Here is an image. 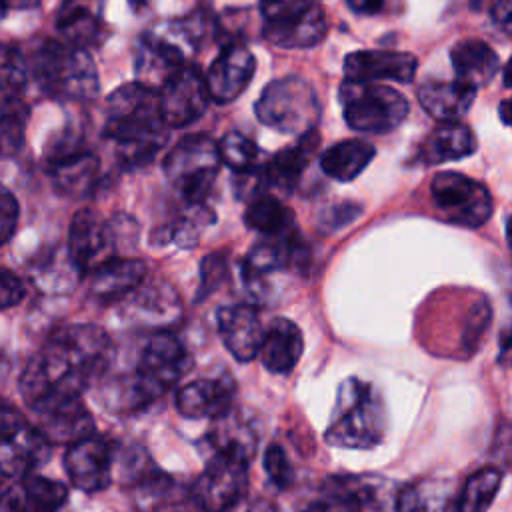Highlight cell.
Listing matches in <instances>:
<instances>
[{"label":"cell","mask_w":512,"mask_h":512,"mask_svg":"<svg viewBox=\"0 0 512 512\" xmlns=\"http://www.w3.org/2000/svg\"><path fill=\"white\" fill-rule=\"evenodd\" d=\"M36 428L50 444L72 446L94 432V420L80 398H50L30 406Z\"/></svg>","instance_id":"cell-16"},{"label":"cell","mask_w":512,"mask_h":512,"mask_svg":"<svg viewBox=\"0 0 512 512\" xmlns=\"http://www.w3.org/2000/svg\"><path fill=\"white\" fill-rule=\"evenodd\" d=\"M346 4L350 6V10H354L356 14H366V16H374L380 14L386 6V0H346Z\"/></svg>","instance_id":"cell-51"},{"label":"cell","mask_w":512,"mask_h":512,"mask_svg":"<svg viewBox=\"0 0 512 512\" xmlns=\"http://www.w3.org/2000/svg\"><path fill=\"white\" fill-rule=\"evenodd\" d=\"M18 224V202L12 196L8 188H2V200H0V232L2 242H8L16 230Z\"/></svg>","instance_id":"cell-46"},{"label":"cell","mask_w":512,"mask_h":512,"mask_svg":"<svg viewBox=\"0 0 512 512\" xmlns=\"http://www.w3.org/2000/svg\"><path fill=\"white\" fill-rule=\"evenodd\" d=\"M476 150L472 130L462 122H440L420 144L418 160L434 166L470 156Z\"/></svg>","instance_id":"cell-33"},{"label":"cell","mask_w":512,"mask_h":512,"mask_svg":"<svg viewBox=\"0 0 512 512\" xmlns=\"http://www.w3.org/2000/svg\"><path fill=\"white\" fill-rule=\"evenodd\" d=\"M304 244L298 232H288L280 236H264L246 254L242 264V276L252 294H260L266 278L288 270L304 262Z\"/></svg>","instance_id":"cell-15"},{"label":"cell","mask_w":512,"mask_h":512,"mask_svg":"<svg viewBox=\"0 0 512 512\" xmlns=\"http://www.w3.org/2000/svg\"><path fill=\"white\" fill-rule=\"evenodd\" d=\"M28 64L40 90L54 100L90 102L98 94V72L84 48L44 40Z\"/></svg>","instance_id":"cell-4"},{"label":"cell","mask_w":512,"mask_h":512,"mask_svg":"<svg viewBox=\"0 0 512 512\" xmlns=\"http://www.w3.org/2000/svg\"><path fill=\"white\" fill-rule=\"evenodd\" d=\"M452 488L444 480H420L404 486L396 498L398 512H446Z\"/></svg>","instance_id":"cell-39"},{"label":"cell","mask_w":512,"mask_h":512,"mask_svg":"<svg viewBox=\"0 0 512 512\" xmlns=\"http://www.w3.org/2000/svg\"><path fill=\"white\" fill-rule=\"evenodd\" d=\"M418 60L396 50H358L344 58V76L350 82H412Z\"/></svg>","instance_id":"cell-23"},{"label":"cell","mask_w":512,"mask_h":512,"mask_svg":"<svg viewBox=\"0 0 512 512\" xmlns=\"http://www.w3.org/2000/svg\"><path fill=\"white\" fill-rule=\"evenodd\" d=\"M26 294L24 282L8 268L2 270V280H0V300H2V308H10L16 306Z\"/></svg>","instance_id":"cell-47"},{"label":"cell","mask_w":512,"mask_h":512,"mask_svg":"<svg viewBox=\"0 0 512 512\" xmlns=\"http://www.w3.org/2000/svg\"><path fill=\"white\" fill-rule=\"evenodd\" d=\"M500 350H502V354L512 352V322H510V326L500 336Z\"/></svg>","instance_id":"cell-54"},{"label":"cell","mask_w":512,"mask_h":512,"mask_svg":"<svg viewBox=\"0 0 512 512\" xmlns=\"http://www.w3.org/2000/svg\"><path fill=\"white\" fill-rule=\"evenodd\" d=\"M338 98L346 124L356 132L384 134L398 128L408 116L406 98L376 82L344 80Z\"/></svg>","instance_id":"cell-8"},{"label":"cell","mask_w":512,"mask_h":512,"mask_svg":"<svg viewBox=\"0 0 512 512\" xmlns=\"http://www.w3.org/2000/svg\"><path fill=\"white\" fill-rule=\"evenodd\" d=\"M244 224L262 236H280L296 230L292 210L274 196H254L244 212Z\"/></svg>","instance_id":"cell-36"},{"label":"cell","mask_w":512,"mask_h":512,"mask_svg":"<svg viewBox=\"0 0 512 512\" xmlns=\"http://www.w3.org/2000/svg\"><path fill=\"white\" fill-rule=\"evenodd\" d=\"M38 2H40V0H2L4 10H10V8H16V10L32 8V6H36Z\"/></svg>","instance_id":"cell-53"},{"label":"cell","mask_w":512,"mask_h":512,"mask_svg":"<svg viewBox=\"0 0 512 512\" xmlns=\"http://www.w3.org/2000/svg\"><path fill=\"white\" fill-rule=\"evenodd\" d=\"M30 76V64L16 46H4L2 54V98H20Z\"/></svg>","instance_id":"cell-43"},{"label":"cell","mask_w":512,"mask_h":512,"mask_svg":"<svg viewBox=\"0 0 512 512\" xmlns=\"http://www.w3.org/2000/svg\"><path fill=\"white\" fill-rule=\"evenodd\" d=\"M258 120L284 134H308L316 130L320 102L314 88L298 76L272 80L254 104Z\"/></svg>","instance_id":"cell-6"},{"label":"cell","mask_w":512,"mask_h":512,"mask_svg":"<svg viewBox=\"0 0 512 512\" xmlns=\"http://www.w3.org/2000/svg\"><path fill=\"white\" fill-rule=\"evenodd\" d=\"M168 128L158 90L138 80L122 84L106 100L104 134L118 144L120 160L126 166L150 162L166 144Z\"/></svg>","instance_id":"cell-2"},{"label":"cell","mask_w":512,"mask_h":512,"mask_svg":"<svg viewBox=\"0 0 512 512\" xmlns=\"http://www.w3.org/2000/svg\"><path fill=\"white\" fill-rule=\"evenodd\" d=\"M366 494L356 478H330L302 512H362Z\"/></svg>","instance_id":"cell-37"},{"label":"cell","mask_w":512,"mask_h":512,"mask_svg":"<svg viewBox=\"0 0 512 512\" xmlns=\"http://www.w3.org/2000/svg\"><path fill=\"white\" fill-rule=\"evenodd\" d=\"M264 470L270 476V480L278 486V488H288L294 480L292 474V466L288 456L284 454V450L280 446H270L264 454Z\"/></svg>","instance_id":"cell-44"},{"label":"cell","mask_w":512,"mask_h":512,"mask_svg":"<svg viewBox=\"0 0 512 512\" xmlns=\"http://www.w3.org/2000/svg\"><path fill=\"white\" fill-rule=\"evenodd\" d=\"M422 108L440 122H458L472 108L476 88L460 80H426L418 88Z\"/></svg>","instance_id":"cell-28"},{"label":"cell","mask_w":512,"mask_h":512,"mask_svg":"<svg viewBox=\"0 0 512 512\" xmlns=\"http://www.w3.org/2000/svg\"><path fill=\"white\" fill-rule=\"evenodd\" d=\"M66 498L62 482L30 474L4 490L2 512H58Z\"/></svg>","instance_id":"cell-26"},{"label":"cell","mask_w":512,"mask_h":512,"mask_svg":"<svg viewBox=\"0 0 512 512\" xmlns=\"http://www.w3.org/2000/svg\"><path fill=\"white\" fill-rule=\"evenodd\" d=\"M264 16V38L280 48H312L324 40L326 14L314 0H292Z\"/></svg>","instance_id":"cell-11"},{"label":"cell","mask_w":512,"mask_h":512,"mask_svg":"<svg viewBox=\"0 0 512 512\" xmlns=\"http://www.w3.org/2000/svg\"><path fill=\"white\" fill-rule=\"evenodd\" d=\"M66 248L82 274L94 272L104 262L114 258L112 224L104 222L90 208L78 210L70 222Z\"/></svg>","instance_id":"cell-18"},{"label":"cell","mask_w":512,"mask_h":512,"mask_svg":"<svg viewBox=\"0 0 512 512\" xmlns=\"http://www.w3.org/2000/svg\"><path fill=\"white\" fill-rule=\"evenodd\" d=\"M256 70L252 52L242 42H230L214 58L206 72L210 96L218 104H230L250 84Z\"/></svg>","instance_id":"cell-20"},{"label":"cell","mask_w":512,"mask_h":512,"mask_svg":"<svg viewBox=\"0 0 512 512\" xmlns=\"http://www.w3.org/2000/svg\"><path fill=\"white\" fill-rule=\"evenodd\" d=\"M84 274L80 272V268L74 264V260L66 250H54L50 254H46L32 272V278L36 282V286L44 292L50 294H64L70 292L78 280Z\"/></svg>","instance_id":"cell-38"},{"label":"cell","mask_w":512,"mask_h":512,"mask_svg":"<svg viewBox=\"0 0 512 512\" xmlns=\"http://www.w3.org/2000/svg\"><path fill=\"white\" fill-rule=\"evenodd\" d=\"M374 158V146L362 138H348L330 146L320 156V168L338 182H350L364 172Z\"/></svg>","instance_id":"cell-35"},{"label":"cell","mask_w":512,"mask_h":512,"mask_svg":"<svg viewBox=\"0 0 512 512\" xmlns=\"http://www.w3.org/2000/svg\"><path fill=\"white\" fill-rule=\"evenodd\" d=\"M236 386L226 374L218 378H198L178 388L176 410L184 418H220L234 410Z\"/></svg>","instance_id":"cell-21"},{"label":"cell","mask_w":512,"mask_h":512,"mask_svg":"<svg viewBox=\"0 0 512 512\" xmlns=\"http://www.w3.org/2000/svg\"><path fill=\"white\" fill-rule=\"evenodd\" d=\"M498 114H500L502 124H506V126H510V128H512V96L500 102V106H498Z\"/></svg>","instance_id":"cell-52"},{"label":"cell","mask_w":512,"mask_h":512,"mask_svg":"<svg viewBox=\"0 0 512 512\" xmlns=\"http://www.w3.org/2000/svg\"><path fill=\"white\" fill-rule=\"evenodd\" d=\"M226 512H280V508L266 498H252V500H242L234 508Z\"/></svg>","instance_id":"cell-50"},{"label":"cell","mask_w":512,"mask_h":512,"mask_svg":"<svg viewBox=\"0 0 512 512\" xmlns=\"http://www.w3.org/2000/svg\"><path fill=\"white\" fill-rule=\"evenodd\" d=\"M112 442L92 434L72 446L64 454V468L70 482L88 494L102 492L112 482Z\"/></svg>","instance_id":"cell-17"},{"label":"cell","mask_w":512,"mask_h":512,"mask_svg":"<svg viewBox=\"0 0 512 512\" xmlns=\"http://www.w3.org/2000/svg\"><path fill=\"white\" fill-rule=\"evenodd\" d=\"M50 456V442L30 426L20 412L4 404L0 414V468L4 478L20 480L40 468Z\"/></svg>","instance_id":"cell-9"},{"label":"cell","mask_w":512,"mask_h":512,"mask_svg":"<svg viewBox=\"0 0 512 512\" xmlns=\"http://www.w3.org/2000/svg\"><path fill=\"white\" fill-rule=\"evenodd\" d=\"M430 194L440 216L452 224L478 228L492 214V196L476 180L458 172H438Z\"/></svg>","instance_id":"cell-10"},{"label":"cell","mask_w":512,"mask_h":512,"mask_svg":"<svg viewBox=\"0 0 512 512\" xmlns=\"http://www.w3.org/2000/svg\"><path fill=\"white\" fill-rule=\"evenodd\" d=\"M200 270H202V282H200L198 298H204L206 294L216 290L218 284L226 278V256L222 252L208 254L202 260V268Z\"/></svg>","instance_id":"cell-45"},{"label":"cell","mask_w":512,"mask_h":512,"mask_svg":"<svg viewBox=\"0 0 512 512\" xmlns=\"http://www.w3.org/2000/svg\"><path fill=\"white\" fill-rule=\"evenodd\" d=\"M184 66L186 64L182 60V52L178 50V46L170 44L168 40L152 34L140 40V48L136 56L138 82L154 90H160Z\"/></svg>","instance_id":"cell-30"},{"label":"cell","mask_w":512,"mask_h":512,"mask_svg":"<svg viewBox=\"0 0 512 512\" xmlns=\"http://www.w3.org/2000/svg\"><path fill=\"white\" fill-rule=\"evenodd\" d=\"M506 240H508V248H510V252H512V216H510L508 222H506Z\"/></svg>","instance_id":"cell-57"},{"label":"cell","mask_w":512,"mask_h":512,"mask_svg":"<svg viewBox=\"0 0 512 512\" xmlns=\"http://www.w3.org/2000/svg\"><path fill=\"white\" fill-rule=\"evenodd\" d=\"M502 484V472L494 466H486L476 470L464 484L456 512H486L488 506L494 502Z\"/></svg>","instance_id":"cell-40"},{"label":"cell","mask_w":512,"mask_h":512,"mask_svg":"<svg viewBox=\"0 0 512 512\" xmlns=\"http://www.w3.org/2000/svg\"><path fill=\"white\" fill-rule=\"evenodd\" d=\"M384 428V404L372 384L358 378L344 380L336 392L326 442L338 448L368 450L382 442Z\"/></svg>","instance_id":"cell-5"},{"label":"cell","mask_w":512,"mask_h":512,"mask_svg":"<svg viewBox=\"0 0 512 512\" xmlns=\"http://www.w3.org/2000/svg\"><path fill=\"white\" fill-rule=\"evenodd\" d=\"M132 502L138 512H202L192 486L158 470H148L136 480Z\"/></svg>","instance_id":"cell-19"},{"label":"cell","mask_w":512,"mask_h":512,"mask_svg":"<svg viewBox=\"0 0 512 512\" xmlns=\"http://www.w3.org/2000/svg\"><path fill=\"white\" fill-rule=\"evenodd\" d=\"M492 20L512 36V0H490Z\"/></svg>","instance_id":"cell-49"},{"label":"cell","mask_w":512,"mask_h":512,"mask_svg":"<svg viewBox=\"0 0 512 512\" xmlns=\"http://www.w3.org/2000/svg\"><path fill=\"white\" fill-rule=\"evenodd\" d=\"M190 364V354L174 334L156 332L142 346L134 372L110 386V408L130 412L154 402L188 372Z\"/></svg>","instance_id":"cell-3"},{"label":"cell","mask_w":512,"mask_h":512,"mask_svg":"<svg viewBox=\"0 0 512 512\" xmlns=\"http://www.w3.org/2000/svg\"><path fill=\"white\" fill-rule=\"evenodd\" d=\"M504 82H506L508 86H512V58L508 60V64H506V68H504Z\"/></svg>","instance_id":"cell-56"},{"label":"cell","mask_w":512,"mask_h":512,"mask_svg":"<svg viewBox=\"0 0 512 512\" xmlns=\"http://www.w3.org/2000/svg\"><path fill=\"white\" fill-rule=\"evenodd\" d=\"M160 110L170 128H182L196 122L208 108L212 96L206 74L198 66H184L160 90Z\"/></svg>","instance_id":"cell-13"},{"label":"cell","mask_w":512,"mask_h":512,"mask_svg":"<svg viewBox=\"0 0 512 512\" xmlns=\"http://www.w3.org/2000/svg\"><path fill=\"white\" fill-rule=\"evenodd\" d=\"M28 106L22 98H2V152L14 154L24 142Z\"/></svg>","instance_id":"cell-42"},{"label":"cell","mask_w":512,"mask_h":512,"mask_svg":"<svg viewBox=\"0 0 512 512\" xmlns=\"http://www.w3.org/2000/svg\"><path fill=\"white\" fill-rule=\"evenodd\" d=\"M112 362V342L94 324H68L50 334L20 376L28 406L50 398H80Z\"/></svg>","instance_id":"cell-1"},{"label":"cell","mask_w":512,"mask_h":512,"mask_svg":"<svg viewBox=\"0 0 512 512\" xmlns=\"http://www.w3.org/2000/svg\"><path fill=\"white\" fill-rule=\"evenodd\" d=\"M304 350V338L300 328L288 318H274L264 334L262 342V364L272 374H286L290 372Z\"/></svg>","instance_id":"cell-31"},{"label":"cell","mask_w":512,"mask_h":512,"mask_svg":"<svg viewBox=\"0 0 512 512\" xmlns=\"http://www.w3.org/2000/svg\"><path fill=\"white\" fill-rule=\"evenodd\" d=\"M48 174L54 186L66 196L82 198L94 190L98 180V156L74 138H64L46 156Z\"/></svg>","instance_id":"cell-14"},{"label":"cell","mask_w":512,"mask_h":512,"mask_svg":"<svg viewBox=\"0 0 512 512\" xmlns=\"http://www.w3.org/2000/svg\"><path fill=\"white\" fill-rule=\"evenodd\" d=\"M56 30L64 42L78 48L96 46L104 38V0H62Z\"/></svg>","instance_id":"cell-25"},{"label":"cell","mask_w":512,"mask_h":512,"mask_svg":"<svg viewBox=\"0 0 512 512\" xmlns=\"http://www.w3.org/2000/svg\"><path fill=\"white\" fill-rule=\"evenodd\" d=\"M222 164L220 146L208 134H188L164 158V174L170 186L188 202L202 204Z\"/></svg>","instance_id":"cell-7"},{"label":"cell","mask_w":512,"mask_h":512,"mask_svg":"<svg viewBox=\"0 0 512 512\" xmlns=\"http://www.w3.org/2000/svg\"><path fill=\"white\" fill-rule=\"evenodd\" d=\"M470 4L474 6V8H478V4H480V0H470Z\"/></svg>","instance_id":"cell-58"},{"label":"cell","mask_w":512,"mask_h":512,"mask_svg":"<svg viewBox=\"0 0 512 512\" xmlns=\"http://www.w3.org/2000/svg\"><path fill=\"white\" fill-rule=\"evenodd\" d=\"M208 442L212 444L214 454L230 456L248 464L256 454L258 434L250 420L240 416V412L232 410L226 416L214 420Z\"/></svg>","instance_id":"cell-34"},{"label":"cell","mask_w":512,"mask_h":512,"mask_svg":"<svg viewBox=\"0 0 512 512\" xmlns=\"http://www.w3.org/2000/svg\"><path fill=\"white\" fill-rule=\"evenodd\" d=\"M318 146L320 136L316 130H312L308 134H302L298 142H294L292 146L276 152L260 172L264 186H272L282 192H292L298 186L302 172L306 170Z\"/></svg>","instance_id":"cell-27"},{"label":"cell","mask_w":512,"mask_h":512,"mask_svg":"<svg viewBox=\"0 0 512 512\" xmlns=\"http://www.w3.org/2000/svg\"><path fill=\"white\" fill-rule=\"evenodd\" d=\"M360 214V206L344 202L338 206H332L328 212L322 214V224L326 230H338L344 224H348L350 220H354Z\"/></svg>","instance_id":"cell-48"},{"label":"cell","mask_w":512,"mask_h":512,"mask_svg":"<svg viewBox=\"0 0 512 512\" xmlns=\"http://www.w3.org/2000/svg\"><path fill=\"white\" fill-rule=\"evenodd\" d=\"M220 158L222 164L232 168L238 174H250L258 168L260 148L254 140L244 136L242 132H228L220 142Z\"/></svg>","instance_id":"cell-41"},{"label":"cell","mask_w":512,"mask_h":512,"mask_svg":"<svg viewBox=\"0 0 512 512\" xmlns=\"http://www.w3.org/2000/svg\"><path fill=\"white\" fill-rule=\"evenodd\" d=\"M122 312L132 322L166 328L180 318L182 306L172 286L164 282H152V284H142L132 294H128L124 298Z\"/></svg>","instance_id":"cell-24"},{"label":"cell","mask_w":512,"mask_h":512,"mask_svg":"<svg viewBox=\"0 0 512 512\" xmlns=\"http://www.w3.org/2000/svg\"><path fill=\"white\" fill-rule=\"evenodd\" d=\"M288 2H292V0H260V10H262V14H268V12L280 8V6L288 4Z\"/></svg>","instance_id":"cell-55"},{"label":"cell","mask_w":512,"mask_h":512,"mask_svg":"<svg viewBox=\"0 0 512 512\" xmlns=\"http://www.w3.org/2000/svg\"><path fill=\"white\" fill-rule=\"evenodd\" d=\"M192 488L202 512H226L240 504L248 492V464L214 454Z\"/></svg>","instance_id":"cell-12"},{"label":"cell","mask_w":512,"mask_h":512,"mask_svg":"<svg viewBox=\"0 0 512 512\" xmlns=\"http://www.w3.org/2000/svg\"><path fill=\"white\" fill-rule=\"evenodd\" d=\"M146 264L138 258L114 256L92 272L90 294L98 300H124L144 284Z\"/></svg>","instance_id":"cell-29"},{"label":"cell","mask_w":512,"mask_h":512,"mask_svg":"<svg viewBox=\"0 0 512 512\" xmlns=\"http://www.w3.org/2000/svg\"><path fill=\"white\" fill-rule=\"evenodd\" d=\"M450 62L456 80L476 90L488 84L500 70V58L494 48L476 38L456 42L450 50Z\"/></svg>","instance_id":"cell-32"},{"label":"cell","mask_w":512,"mask_h":512,"mask_svg":"<svg viewBox=\"0 0 512 512\" xmlns=\"http://www.w3.org/2000/svg\"><path fill=\"white\" fill-rule=\"evenodd\" d=\"M218 332L228 352L240 360L250 362L260 354L266 328H262L260 316L250 304H230L216 314Z\"/></svg>","instance_id":"cell-22"}]
</instances>
